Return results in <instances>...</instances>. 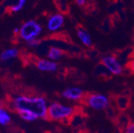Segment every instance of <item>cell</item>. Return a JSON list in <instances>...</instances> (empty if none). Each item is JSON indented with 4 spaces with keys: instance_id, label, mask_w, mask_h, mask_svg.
<instances>
[{
    "instance_id": "cell-10",
    "label": "cell",
    "mask_w": 134,
    "mask_h": 133,
    "mask_svg": "<svg viewBox=\"0 0 134 133\" xmlns=\"http://www.w3.org/2000/svg\"><path fill=\"white\" fill-rule=\"evenodd\" d=\"M19 55V50L17 48H9L3 50L0 54V59L3 61H8L18 57Z\"/></svg>"
},
{
    "instance_id": "cell-9",
    "label": "cell",
    "mask_w": 134,
    "mask_h": 133,
    "mask_svg": "<svg viewBox=\"0 0 134 133\" xmlns=\"http://www.w3.org/2000/svg\"><path fill=\"white\" fill-rule=\"evenodd\" d=\"M77 34L81 41V42L86 47H91L93 45V42L91 39V37L90 34L87 32V30L81 26H79L77 30Z\"/></svg>"
},
{
    "instance_id": "cell-4",
    "label": "cell",
    "mask_w": 134,
    "mask_h": 133,
    "mask_svg": "<svg viewBox=\"0 0 134 133\" xmlns=\"http://www.w3.org/2000/svg\"><path fill=\"white\" fill-rule=\"evenodd\" d=\"M85 104L91 109L96 111L106 110L110 105V101L107 96L100 93H90L83 99Z\"/></svg>"
},
{
    "instance_id": "cell-6",
    "label": "cell",
    "mask_w": 134,
    "mask_h": 133,
    "mask_svg": "<svg viewBox=\"0 0 134 133\" xmlns=\"http://www.w3.org/2000/svg\"><path fill=\"white\" fill-rule=\"evenodd\" d=\"M63 98L71 101H79L85 98V92L78 87H70L64 89L62 92Z\"/></svg>"
},
{
    "instance_id": "cell-16",
    "label": "cell",
    "mask_w": 134,
    "mask_h": 133,
    "mask_svg": "<svg viewBox=\"0 0 134 133\" xmlns=\"http://www.w3.org/2000/svg\"><path fill=\"white\" fill-rule=\"evenodd\" d=\"M19 115L23 120L27 121V122H34V121H36L38 120V118L35 115L30 114V113H20Z\"/></svg>"
},
{
    "instance_id": "cell-2",
    "label": "cell",
    "mask_w": 134,
    "mask_h": 133,
    "mask_svg": "<svg viewBox=\"0 0 134 133\" xmlns=\"http://www.w3.org/2000/svg\"><path fill=\"white\" fill-rule=\"evenodd\" d=\"M75 113V108L70 105L54 101L49 104L46 120L52 121H62L70 119Z\"/></svg>"
},
{
    "instance_id": "cell-8",
    "label": "cell",
    "mask_w": 134,
    "mask_h": 133,
    "mask_svg": "<svg viewBox=\"0 0 134 133\" xmlns=\"http://www.w3.org/2000/svg\"><path fill=\"white\" fill-rule=\"evenodd\" d=\"M64 23V17L60 14L50 16L47 22V28L49 31L54 32L58 30Z\"/></svg>"
},
{
    "instance_id": "cell-5",
    "label": "cell",
    "mask_w": 134,
    "mask_h": 133,
    "mask_svg": "<svg viewBox=\"0 0 134 133\" xmlns=\"http://www.w3.org/2000/svg\"><path fill=\"white\" fill-rule=\"evenodd\" d=\"M104 67L113 75H121L124 72V67L120 61L113 55L104 56L102 60Z\"/></svg>"
},
{
    "instance_id": "cell-3",
    "label": "cell",
    "mask_w": 134,
    "mask_h": 133,
    "mask_svg": "<svg viewBox=\"0 0 134 133\" xmlns=\"http://www.w3.org/2000/svg\"><path fill=\"white\" fill-rule=\"evenodd\" d=\"M42 32V26L35 20L28 21L22 25L19 29V36L25 42L37 38Z\"/></svg>"
},
{
    "instance_id": "cell-20",
    "label": "cell",
    "mask_w": 134,
    "mask_h": 133,
    "mask_svg": "<svg viewBox=\"0 0 134 133\" xmlns=\"http://www.w3.org/2000/svg\"><path fill=\"white\" fill-rule=\"evenodd\" d=\"M129 70H131L132 72H134V57L132 58V60L129 63Z\"/></svg>"
},
{
    "instance_id": "cell-21",
    "label": "cell",
    "mask_w": 134,
    "mask_h": 133,
    "mask_svg": "<svg viewBox=\"0 0 134 133\" xmlns=\"http://www.w3.org/2000/svg\"><path fill=\"white\" fill-rule=\"evenodd\" d=\"M14 34H19V28H18V27L14 28Z\"/></svg>"
},
{
    "instance_id": "cell-17",
    "label": "cell",
    "mask_w": 134,
    "mask_h": 133,
    "mask_svg": "<svg viewBox=\"0 0 134 133\" xmlns=\"http://www.w3.org/2000/svg\"><path fill=\"white\" fill-rule=\"evenodd\" d=\"M40 43V41L38 39V38H35V39H33V40H30L29 42H26V45L31 48H34V47H36L39 45Z\"/></svg>"
},
{
    "instance_id": "cell-13",
    "label": "cell",
    "mask_w": 134,
    "mask_h": 133,
    "mask_svg": "<svg viewBox=\"0 0 134 133\" xmlns=\"http://www.w3.org/2000/svg\"><path fill=\"white\" fill-rule=\"evenodd\" d=\"M56 5L62 13L67 14L70 12V7L66 3V0H56Z\"/></svg>"
},
{
    "instance_id": "cell-7",
    "label": "cell",
    "mask_w": 134,
    "mask_h": 133,
    "mask_svg": "<svg viewBox=\"0 0 134 133\" xmlns=\"http://www.w3.org/2000/svg\"><path fill=\"white\" fill-rule=\"evenodd\" d=\"M35 65L38 70L46 73H54L58 70V65L57 62L47 59H38L35 62Z\"/></svg>"
},
{
    "instance_id": "cell-11",
    "label": "cell",
    "mask_w": 134,
    "mask_h": 133,
    "mask_svg": "<svg viewBox=\"0 0 134 133\" xmlns=\"http://www.w3.org/2000/svg\"><path fill=\"white\" fill-rule=\"evenodd\" d=\"M64 52L58 47H51L47 52V58L54 62L59 61L63 57Z\"/></svg>"
},
{
    "instance_id": "cell-22",
    "label": "cell",
    "mask_w": 134,
    "mask_h": 133,
    "mask_svg": "<svg viewBox=\"0 0 134 133\" xmlns=\"http://www.w3.org/2000/svg\"><path fill=\"white\" fill-rule=\"evenodd\" d=\"M3 105L1 101H0V108H3Z\"/></svg>"
},
{
    "instance_id": "cell-19",
    "label": "cell",
    "mask_w": 134,
    "mask_h": 133,
    "mask_svg": "<svg viewBox=\"0 0 134 133\" xmlns=\"http://www.w3.org/2000/svg\"><path fill=\"white\" fill-rule=\"evenodd\" d=\"M75 3H76V4H77L79 7H83L84 6L86 5V0H75Z\"/></svg>"
},
{
    "instance_id": "cell-15",
    "label": "cell",
    "mask_w": 134,
    "mask_h": 133,
    "mask_svg": "<svg viewBox=\"0 0 134 133\" xmlns=\"http://www.w3.org/2000/svg\"><path fill=\"white\" fill-rule=\"evenodd\" d=\"M26 0H16V2L11 6V10L17 12L20 10L25 5Z\"/></svg>"
},
{
    "instance_id": "cell-18",
    "label": "cell",
    "mask_w": 134,
    "mask_h": 133,
    "mask_svg": "<svg viewBox=\"0 0 134 133\" xmlns=\"http://www.w3.org/2000/svg\"><path fill=\"white\" fill-rule=\"evenodd\" d=\"M124 133H134V123H129L125 128Z\"/></svg>"
},
{
    "instance_id": "cell-14",
    "label": "cell",
    "mask_w": 134,
    "mask_h": 133,
    "mask_svg": "<svg viewBox=\"0 0 134 133\" xmlns=\"http://www.w3.org/2000/svg\"><path fill=\"white\" fill-rule=\"evenodd\" d=\"M117 107H118L119 109L121 110H124L126 109L129 106V101H128V98L125 96H121L117 99Z\"/></svg>"
},
{
    "instance_id": "cell-12",
    "label": "cell",
    "mask_w": 134,
    "mask_h": 133,
    "mask_svg": "<svg viewBox=\"0 0 134 133\" xmlns=\"http://www.w3.org/2000/svg\"><path fill=\"white\" fill-rule=\"evenodd\" d=\"M11 122V115L4 107L0 108V125L7 126Z\"/></svg>"
},
{
    "instance_id": "cell-1",
    "label": "cell",
    "mask_w": 134,
    "mask_h": 133,
    "mask_svg": "<svg viewBox=\"0 0 134 133\" xmlns=\"http://www.w3.org/2000/svg\"><path fill=\"white\" fill-rule=\"evenodd\" d=\"M48 102L42 96L17 95L10 101L11 108L18 114L30 113L38 119H46Z\"/></svg>"
}]
</instances>
